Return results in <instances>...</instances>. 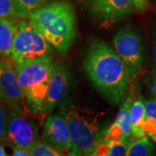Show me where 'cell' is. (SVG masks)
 Segmentation results:
<instances>
[{
	"instance_id": "6da1fadb",
	"label": "cell",
	"mask_w": 156,
	"mask_h": 156,
	"mask_svg": "<svg viewBox=\"0 0 156 156\" xmlns=\"http://www.w3.org/2000/svg\"><path fill=\"white\" fill-rule=\"evenodd\" d=\"M83 69L95 89L113 105L125 98L133 76L114 47L99 39L92 41L84 57Z\"/></svg>"
},
{
	"instance_id": "7a4b0ae2",
	"label": "cell",
	"mask_w": 156,
	"mask_h": 156,
	"mask_svg": "<svg viewBox=\"0 0 156 156\" xmlns=\"http://www.w3.org/2000/svg\"><path fill=\"white\" fill-rule=\"evenodd\" d=\"M28 19L59 53L65 54L76 37L75 11L68 1H52L34 11Z\"/></svg>"
},
{
	"instance_id": "3957f363",
	"label": "cell",
	"mask_w": 156,
	"mask_h": 156,
	"mask_svg": "<svg viewBox=\"0 0 156 156\" xmlns=\"http://www.w3.org/2000/svg\"><path fill=\"white\" fill-rule=\"evenodd\" d=\"M61 114L67 120L71 136L72 149L69 155H92L101 138L98 115L72 104L64 107Z\"/></svg>"
},
{
	"instance_id": "277c9868",
	"label": "cell",
	"mask_w": 156,
	"mask_h": 156,
	"mask_svg": "<svg viewBox=\"0 0 156 156\" xmlns=\"http://www.w3.org/2000/svg\"><path fill=\"white\" fill-rule=\"evenodd\" d=\"M14 62L26 102L34 112L44 113L52 63L50 57L43 56Z\"/></svg>"
},
{
	"instance_id": "5b68a950",
	"label": "cell",
	"mask_w": 156,
	"mask_h": 156,
	"mask_svg": "<svg viewBox=\"0 0 156 156\" xmlns=\"http://www.w3.org/2000/svg\"><path fill=\"white\" fill-rule=\"evenodd\" d=\"M53 46L28 19L17 22L10 58L12 61L50 56Z\"/></svg>"
},
{
	"instance_id": "8992f818",
	"label": "cell",
	"mask_w": 156,
	"mask_h": 156,
	"mask_svg": "<svg viewBox=\"0 0 156 156\" xmlns=\"http://www.w3.org/2000/svg\"><path fill=\"white\" fill-rule=\"evenodd\" d=\"M113 46L128 66L132 76H135L143 63V47L139 35L129 26L117 31L113 38Z\"/></svg>"
},
{
	"instance_id": "52a82bcc",
	"label": "cell",
	"mask_w": 156,
	"mask_h": 156,
	"mask_svg": "<svg viewBox=\"0 0 156 156\" xmlns=\"http://www.w3.org/2000/svg\"><path fill=\"white\" fill-rule=\"evenodd\" d=\"M0 98L11 109L23 112L25 96L18 80L15 62L10 57L0 59Z\"/></svg>"
},
{
	"instance_id": "ba28073f",
	"label": "cell",
	"mask_w": 156,
	"mask_h": 156,
	"mask_svg": "<svg viewBox=\"0 0 156 156\" xmlns=\"http://www.w3.org/2000/svg\"><path fill=\"white\" fill-rule=\"evenodd\" d=\"M39 140L38 129L34 122L23 112L11 109L8 113L7 137L11 146H17L30 151Z\"/></svg>"
},
{
	"instance_id": "9c48e42d",
	"label": "cell",
	"mask_w": 156,
	"mask_h": 156,
	"mask_svg": "<svg viewBox=\"0 0 156 156\" xmlns=\"http://www.w3.org/2000/svg\"><path fill=\"white\" fill-rule=\"evenodd\" d=\"M87 5L95 18L109 23L128 17L135 9L133 0H87Z\"/></svg>"
},
{
	"instance_id": "30bf717a",
	"label": "cell",
	"mask_w": 156,
	"mask_h": 156,
	"mask_svg": "<svg viewBox=\"0 0 156 156\" xmlns=\"http://www.w3.org/2000/svg\"><path fill=\"white\" fill-rule=\"evenodd\" d=\"M69 87V73L62 62L51 63L50 80L44 112L53 111L66 96Z\"/></svg>"
},
{
	"instance_id": "8fae6325",
	"label": "cell",
	"mask_w": 156,
	"mask_h": 156,
	"mask_svg": "<svg viewBox=\"0 0 156 156\" xmlns=\"http://www.w3.org/2000/svg\"><path fill=\"white\" fill-rule=\"evenodd\" d=\"M44 134L45 140L57 148L70 152L72 141L66 118L63 115H50L44 123Z\"/></svg>"
},
{
	"instance_id": "7c38bea8",
	"label": "cell",
	"mask_w": 156,
	"mask_h": 156,
	"mask_svg": "<svg viewBox=\"0 0 156 156\" xmlns=\"http://www.w3.org/2000/svg\"><path fill=\"white\" fill-rule=\"evenodd\" d=\"M133 98L128 96L121 107L114 123L105 133L104 137L114 140H131L132 129H131V105Z\"/></svg>"
},
{
	"instance_id": "4fadbf2b",
	"label": "cell",
	"mask_w": 156,
	"mask_h": 156,
	"mask_svg": "<svg viewBox=\"0 0 156 156\" xmlns=\"http://www.w3.org/2000/svg\"><path fill=\"white\" fill-rule=\"evenodd\" d=\"M13 18L0 17V57H10L17 22Z\"/></svg>"
},
{
	"instance_id": "5bb4252c",
	"label": "cell",
	"mask_w": 156,
	"mask_h": 156,
	"mask_svg": "<svg viewBox=\"0 0 156 156\" xmlns=\"http://www.w3.org/2000/svg\"><path fill=\"white\" fill-rule=\"evenodd\" d=\"M145 120V101L141 98H136L131 105V129L132 138L138 139L147 135L143 129Z\"/></svg>"
},
{
	"instance_id": "9a60e30c",
	"label": "cell",
	"mask_w": 156,
	"mask_h": 156,
	"mask_svg": "<svg viewBox=\"0 0 156 156\" xmlns=\"http://www.w3.org/2000/svg\"><path fill=\"white\" fill-rule=\"evenodd\" d=\"M143 129L146 134L156 142V99L145 101Z\"/></svg>"
},
{
	"instance_id": "2e32d148",
	"label": "cell",
	"mask_w": 156,
	"mask_h": 156,
	"mask_svg": "<svg viewBox=\"0 0 156 156\" xmlns=\"http://www.w3.org/2000/svg\"><path fill=\"white\" fill-rule=\"evenodd\" d=\"M154 154V147L147 135L131 141L127 156H149Z\"/></svg>"
},
{
	"instance_id": "e0dca14e",
	"label": "cell",
	"mask_w": 156,
	"mask_h": 156,
	"mask_svg": "<svg viewBox=\"0 0 156 156\" xmlns=\"http://www.w3.org/2000/svg\"><path fill=\"white\" fill-rule=\"evenodd\" d=\"M54 0H15V18H28L37 9Z\"/></svg>"
},
{
	"instance_id": "ac0fdd59",
	"label": "cell",
	"mask_w": 156,
	"mask_h": 156,
	"mask_svg": "<svg viewBox=\"0 0 156 156\" xmlns=\"http://www.w3.org/2000/svg\"><path fill=\"white\" fill-rule=\"evenodd\" d=\"M31 156H62L65 152L50 144L47 140H38L30 149Z\"/></svg>"
},
{
	"instance_id": "d6986e66",
	"label": "cell",
	"mask_w": 156,
	"mask_h": 156,
	"mask_svg": "<svg viewBox=\"0 0 156 156\" xmlns=\"http://www.w3.org/2000/svg\"><path fill=\"white\" fill-rule=\"evenodd\" d=\"M106 140L108 150H109V156H124L127 155L128 147L131 143V140H108L104 137Z\"/></svg>"
},
{
	"instance_id": "ffe728a7",
	"label": "cell",
	"mask_w": 156,
	"mask_h": 156,
	"mask_svg": "<svg viewBox=\"0 0 156 156\" xmlns=\"http://www.w3.org/2000/svg\"><path fill=\"white\" fill-rule=\"evenodd\" d=\"M0 17L15 18V0H0Z\"/></svg>"
},
{
	"instance_id": "44dd1931",
	"label": "cell",
	"mask_w": 156,
	"mask_h": 156,
	"mask_svg": "<svg viewBox=\"0 0 156 156\" xmlns=\"http://www.w3.org/2000/svg\"><path fill=\"white\" fill-rule=\"evenodd\" d=\"M3 102L4 101L0 98V140H6L8 114Z\"/></svg>"
},
{
	"instance_id": "7402d4cb",
	"label": "cell",
	"mask_w": 156,
	"mask_h": 156,
	"mask_svg": "<svg viewBox=\"0 0 156 156\" xmlns=\"http://www.w3.org/2000/svg\"><path fill=\"white\" fill-rule=\"evenodd\" d=\"M11 149H12V155L13 156H31V153L29 149L23 148L21 147H17V146H11Z\"/></svg>"
},
{
	"instance_id": "603a6c76",
	"label": "cell",
	"mask_w": 156,
	"mask_h": 156,
	"mask_svg": "<svg viewBox=\"0 0 156 156\" xmlns=\"http://www.w3.org/2000/svg\"><path fill=\"white\" fill-rule=\"evenodd\" d=\"M135 10L138 11H144L148 7L149 0H133Z\"/></svg>"
},
{
	"instance_id": "cb8c5ba5",
	"label": "cell",
	"mask_w": 156,
	"mask_h": 156,
	"mask_svg": "<svg viewBox=\"0 0 156 156\" xmlns=\"http://www.w3.org/2000/svg\"><path fill=\"white\" fill-rule=\"evenodd\" d=\"M151 91L154 95V99H156V72L154 74L152 77V82H151Z\"/></svg>"
},
{
	"instance_id": "d4e9b609",
	"label": "cell",
	"mask_w": 156,
	"mask_h": 156,
	"mask_svg": "<svg viewBox=\"0 0 156 156\" xmlns=\"http://www.w3.org/2000/svg\"><path fill=\"white\" fill-rule=\"evenodd\" d=\"M153 54H154V66L156 69V39L154 41V50H153Z\"/></svg>"
},
{
	"instance_id": "484cf974",
	"label": "cell",
	"mask_w": 156,
	"mask_h": 156,
	"mask_svg": "<svg viewBox=\"0 0 156 156\" xmlns=\"http://www.w3.org/2000/svg\"><path fill=\"white\" fill-rule=\"evenodd\" d=\"M7 155V153H6L5 149L4 147V146L0 144V156H6Z\"/></svg>"
}]
</instances>
